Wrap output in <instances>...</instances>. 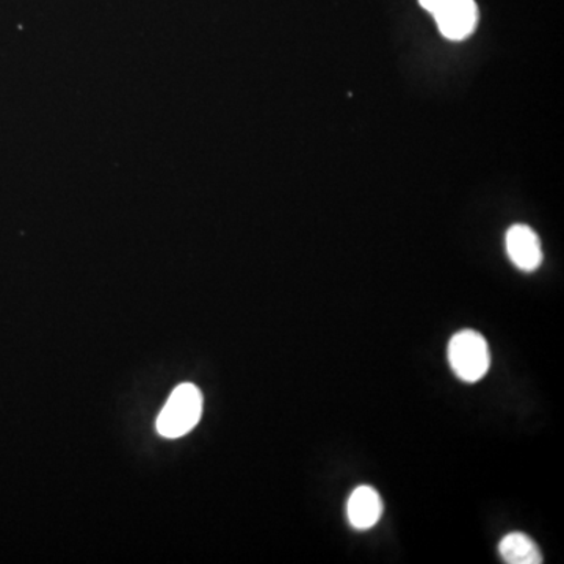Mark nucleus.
Returning <instances> with one entry per match:
<instances>
[{
  "label": "nucleus",
  "instance_id": "1",
  "mask_svg": "<svg viewBox=\"0 0 564 564\" xmlns=\"http://www.w3.org/2000/svg\"><path fill=\"white\" fill-rule=\"evenodd\" d=\"M203 414V395L195 384L184 383L174 389L158 419V432L163 437L191 433Z\"/></svg>",
  "mask_w": 564,
  "mask_h": 564
},
{
  "label": "nucleus",
  "instance_id": "2",
  "mask_svg": "<svg viewBox=\"0 0 564 564\" xmlns=\"http://www.w3.org/2000/svg\"><path fill=\"white\" fill-rule=\"evenodd\" d=\"M448 362L464 383H477L486 377L491 366L488 343L473 329L456 333L448 344Z\"/></svg>",
  "mask_w": 564,
  "mask_h": 564
},
{
  "label": "nucleus",
  "instance_id": "3",
  "mask_svg": "<svg viewBox=\"0 0 564 564\" xmlns=\"http://www.w3.org/2000/svg\"><path fill=\"white\" fill-rule=\"evenodd\" d=\"M419 3L433 14L445 39L462 41L473 35L478 21L474 0H419Z\"/></svg>",
  "mask_w": 564,
  "mask_h": 564
},
{
  "label": "nucleus",
  "instance_id": "4",
  "mask_svg": "<svg viewBox=\"0 0 564 564\" xmlns=\"http://www.w3.org/2000/svg\"><path fill=\"white\" fill-rule=\"evenodd\" d=\"M508 258L522 272H533L543 262V248L538 234L525 225L511 226L505 237Z\"/></svg>",
  "mask_w": 564,
  "mask_h": 564
},
{
  "label": "nucleus",
  "instance_id": "5",
  "mask_svg": "<svg viewBox=\"0 0 564 564\" xmlns=\"http://www.w3.org/2000/svg\"><path fill=\"white\" fill-rule=\"evenodd\" d=\"M348 522L352 529L370 530L383 516V500L372 486H358L347 502Z\"/></svg>",
  "mask_w": 564,
  "mask_h": 564
},
{
  "label": "nucleus",
  "instance_id": "6",
  "mask_svg": "<svg viewBox=\"0 0 564 564\" xmlns=\"http://www.w3.org/2000/svg\"><path fill=\"white\" fill-rule=\"evenodd\" d=\"M499 554L505 563L510 564H540L543 563V554H541L538 545L534 544L532 538L525 533H510L500 541Z\"/></svg>",
  "mask_w": 564,
  "mask_h": 564
}]
</instances>
